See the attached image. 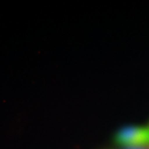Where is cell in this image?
I'll use <instances>...</instances> for the list:
<instances>
[{
  "label": "cell",
  "instance_id": "6da1fadb",
  "mask_svg": "<svg viewBox=\"0 0 149 149\" xmlns=\"http://www.w3.org/2000/svg\"><path fill=\"white\" fill-rule=\"evenodd\" d=\"M115 141L125 147L149 146V126H128L117 133Z\"/></svg>",
  "mask_w": 149,
  "mask_h": 149
},
{
  "label": "cell",
  "instance_id": "7a4b0ae2",
  "mask_svg": "<svg viewBox=\"0 0 149 149\" xmlns=\"http://www.w3.org/2000/svg\"><path fill=\"white\" fill-rule=\"evenodd\" d=\"M147 146H138V147H126V149H148Z\"/></svg>",
  "mask_w": 149,
  "mask_h": 149
}]
</instances>
